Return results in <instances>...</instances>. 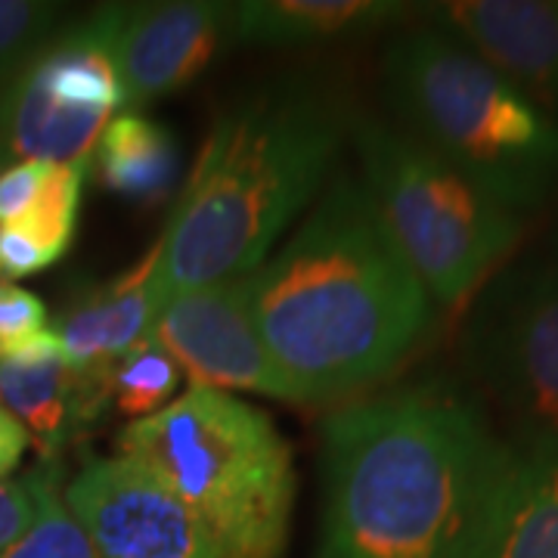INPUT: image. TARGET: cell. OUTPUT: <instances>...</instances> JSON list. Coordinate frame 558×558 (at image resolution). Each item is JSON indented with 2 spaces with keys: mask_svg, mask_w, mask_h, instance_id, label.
<instances>
[{
  "mask_svg": "<svg viewBox=\"0 0 558 558\" xmlns=\"http://www.w3.org/2000/svg\"><path fill=\"white\" fill-rule=\"evenodd\" d=\"M515 450L447 376L344 407L323 422L314 558H472Z\"/></svg>",
  "mask_w": 558,
  "mask_h": 558,
  "instance_id": "1",
  "label": "cell"
},
{
  "mask_svg": "<svg viewBox=\"0 0 558 558\" xmlns=\"http://www.w3.org/2000/svg\"><path fill=\"white\" fill-rule=\"evenodd\" d=\"M432 317L435 301L366 183L344 171L252 274L255 329L301 403L339 400L391 376Z\"/></svg>",
  "mask_w": 558,
  "mask_h": 558,
  "instance_id": "2",
  "label": "cell"
},
{
  "mask_svg": "<svg viewBox=\"0 0 558 558\" xmlns=\"http://www.w3.org/2000/svg\"><path fill=\"white\" fill-rule=\"evenodd\" d=\"M354 112L332 84L267 81L215 124L161 230L159 304L255 274L329 178Z\"/></svg>",
  "mask_w": 558,
  "mask_h": 558,
  "instance_id": "3",
  "label": "cell"
},
{
  "mask_svg": "<svg viewBox=\"0 0 558 558\" xmlns=\"http://www.w3.org/2000/svg\"><path fill=\"white\" fill-rule=\"evenodd\" d=\"M381 87L400 131L509 211H534L558 193V121L457 38L438 28L395 38Z\"/></svg>",
  "mask_w": 558,
  "mask_h": 558,
  "instance_id": "4",
  "label": "cell"
},
{
  "mask_svg": "<svg viewBox=\"0 0 558 558\" xmlns=\"http://www.w3.org/2000/svg\"><path fill=\"white\" fill-rule=\"evenodd\" d=\"M121 457L149 465L205 524L220 558H279L295 509L292 447L264 410L190 388L119 435Z\"/></svg>",
  "mask_w": 558,
  "mask_h": 558,
  "instance_id": "5",
  "label": "cell"
},
{
  "mask_svg": "<svg viewBox=\"0 0 558 558\" xmlns=\"http://www.w3.org/2000/svg\"><path fill=\"white\" fill-rule=\"evenodd\" d=\"M351 140L363 183L432 301L450 311L469 307L515 252L521 215L398 124L354 116Z\"/></svg>",
  "mask_w": 558,
  "mask_h": 558,
  "instance_id": "6",
  "label": "cell"
},
{
  "mask_svg": "<svg viewBox=\"0 0 558 558\" xmlns=\"http://www.w3.org/2000/svg\"><path fill=\"white\" fill-rule=\"evenodd\" d=\"M462 360L512 418L521 447H558V258L506 264L481 289Z\"/></svg>",
  "mask_w": 558,
  "mask_h": 558,
  "instance_id": "7",
  "label": "cell"
},
{
  "mask_svg": "<svg viewBox=\"0 0 558 558\" xmlns=\"http://www.w3.org/2000/svg\"><path fill=\"white\" fill-rule=\"evenodd\" d=\"M62 502L100 558H220L199 515L137 459L87 462Z\"/></svg>",
  "mask_w": 558,
  "mask_h": 558,
  "instance_id": "8",
  "label": "cell"
},
{
  "mask_svg": "<svg viewBox=\"0 0 558 558\" xmlns=\"http://www.w3.org/2000/svg\"><path fill=\"white\" fill-rule=\"evenodd\" d=\"M196 388L252 391L301 403L299 388L282 376L252 319V274L180 292L161 304L149 332Z\"/></svg>",
  "mask_w": 558,
  "mask_h": 558,
  "instance_id": "9",
  "label": "cell"
},
{
  "mask_svg": "<svg viewBox=\"0 0 558 558\" xmlns=\"http://www.w3.org/2000/svg\"><path fill=\"white\" fill-rule=\"evenodd\" d=\"M109 47L119 69L124 109L186 90L236 40V3L165 0L109 3Z\"/></svg>",
  "mask_w": 558,
  "mask_h": 558,
  "instance_id": "10",
  "label": "cell"
},
{
  "mask_svg": "<svg viewBox=\"0 0 558 558\" xmlns=\"http://www.w3.org/2000/svg\"><path fill=\"white\" fill-rule=\"evenodd\" d=\"M418 10L558 121V3L450 0L422 3Z\"/></svg>",
  "mask_w": 558,
  "mask_h": 558,
  "instance_id": "11",
  "label": "cell"
},
{
  "mask_svg": "<svg viewBox=\"0 0 558 558\" xmlns=\"http://www.w3.org/2000/svg\"><path fill=\"white\" fill-rule=\"evenodd\" d=\"M106 403V373H75L53 329L13 357H0V407L20 418L44 462H57L65 444Z\"/></svg>",
  "mask_w": 558,
  "mask_h": 558,
  "instance_id": "12",
  "label": "cell"
},
{
  "mask_svg": "<svg viewBox=\"0 0 558 558\" xmlns=\"http://www.w3.org/2000/svg\"><path fill=\"white\" fill-rule=\"evenodd\" d=\"M161 258V233L143 258L109 286L87 292L72 304L53 329L62 357L75 373H106L140 341L149 339L161 304L156 292V267Z\"/></svg>",
  "mask_w": 558,
  "mask_h": 558,
  "instance_id": "13",
  "label": "cell"
},
{
  "mask_svg": "<svg viewBox=\"0 0 558 558\" xmlns=\"http://www.w3.org/2000/svg\"><path fill=\"white\" fill-rule=\"evenodd\" d=\"M112 116L60 102L25 65L0 87V171L22 161L87 165Z\"/></svg>",
  "mask_w": 558,
  "mask_h": 558,
  "instance_id": "14",
  "label": "cell"
},
{
  "mask_svg": "<svg viewBox=\"0 0 558 558\" xmlns=\"http://www.w3.org/2000/svg\"><path fill=\"white\" fill-rule=\"evenodd\" d=\"M472 558H558V447H521Z\"/></svg>",
  "mask_w": 558,
  "mask_h": 558,
  "instance_id": "15",
  "label": "cell"
},
{
  "mask_svg": "<svg viewBox=\"0 0 558 558\" xmlns=\"http://www.w3.org/2000/svg\"><path fill=\"white\" fill-rule=\"evenodd\" d=\"M391 0H245L236 3V40L252 47H314L379 32L410 16Z\"/></svg>",
  "mask_w": 558,
  "mask_h": 558,
  "instance_id": "16",
  "label": "cell"
},
{
  "mask_svg": "<svg viewBox=\"0 0 558 558\" xmlns=\"http://www.w3.org/2000/svg\"><path fill=\"white\" fill-rule=\"evenodd\" d=\"M94 156L106 190L121 199L153 205L178 186V140L165 124L134 109L112 116Z\"/></svg>",
  "mask_w": 558,
  "mask_h": 558,
  "instance_id": "17",
  "label": "cell"
},
{
  "mask_svg": "<svg viewBox=\"0 0 558 558\" xmlns=\"http://www.w3.org/2000/svg\"><path fill=\"white\" fill-rule=\"evenodd\" d=\"M178 385L180 366L153 336L106 369L109 403L134 422L165 410Z\"/></svg>",
  "mask_w": 558,
  "mask_h": 558,
  "instance_id": "18",
  "label": "cell"
},
{
  "mask_svg": "<svg viewBox=\"0 0 558 558\" xmlns=\"http://www.w3.org/2000/svg\"><path fill=\"white\" fill-rule=\"evenodd\" d=\"M38 497V519L28 534L0 558H100L90 537L65 509L57 487V472H32L28 475Z\"/></svg>",
  "mask_w": 558,
  "mask_h": 558,
  "instance_id": "19",
  "label": "cell"
},
{
  "mask_svg": "<svg viewBox=\"0 0 558 558\" xmlns=\"http://www.w3.org/2000/svg\"><path fill=\"white\" fill-rule=\"evenodd\" d=\"M60 20V3L0 0V87L16 78L53 40Z\"/></svg>",
  "mask_w": 558,
  "mask_h": 558,
  "instance_id": "20",
  "label": "cell"
},
{
  "mask_svg": "<svg viewBox=\"0 0 558 558\" xmlns=\"http://www.w3.org/2000/svg\"><path fill=\"white\" fill-rule=\"evenodd\" d=\"M47 332L44 301L10 282H0V354H10L32 339Z\"/></svg>",
  "mask_w": 558,
  "mask_h": 558,
  "instance_id": "21",
  "label": "cell"
},
{
  "mask_svg": "<svg viewBox=\"0 0 558 558\" xmlns=\"http://www.w3.org/2000/svg\"><path fill=\"white\" fill-rule=\"evenodd\" d=\"M62 255H57L50 245L28 233L20 223L0 227V282H16V279L35 277L40 270L53 267Z\"/></svg>",
  "mask_w": 558,
  "mask_h": 558,
  "instance_id": "22",
  "label": "cell"
},
{
  "mask_svg": "<svg viewBox=\"0 0 558 558\" xmlns=\"http://www.w3.org/2000/svg\"><path fill=\"white\" fill-rule=\"evenodd\" d=\"M47 178L50 165L44 161H22L0 171V227L16 223L35 208Z\"/></svg>",
  "mask_w": 558,
  "mask_h": 558,
  "instance_id": "23",
  "label": "cell"
},
{
  "mask_svg": "<svg viewBox=\"0 0 558 558\" xmlns=\"http://www.w3.org/2000/svg\"><path fill=\"white\" fill-rule=\"evenodd\" d=\"M38 519V497L32 481L0 478V556L20 543Z\"/></svg>",
  "mask_w": 558,
  "mask_h": 558,
  "instance_id": "24",
  "label": "cell"
},
{
  "mask_svg": "<svg viewBox=\"0 0 558 558\" xmlns=\"http://www.w3.org/2000/svg\"><path fill=\"white\" fill-rule=\"evenodd\" d=\"M28 432L7 407H0V478H7L28 450Z\"/></svg>",
  "mask_w": 558,
  "mask_h": 558,
  "instance_id": "25",
  "label": "cell"
},
{
  "mask_svg": "<svg viewBox=\"0 0 558 558\" xmlns=\"http://www.w3.org/2000/svg\"><path fill=\"white\" fill-rule=\"evenodd\" d=\"M556 248H558V240H556Z\"/></svg>",
  "mask_w": 558,
  "mask_h": 558,
  "instance_id": "26",
  "label": "cell"
}]
</instances>
